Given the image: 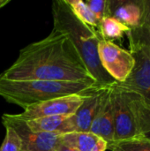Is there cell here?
Returning <instances> with one entry per match:
<instances>
[{
    "label": "cell",
    "instance_id": "obj_4",
    "mask_svg": "<svg viewBox=\"0 0 150 151\" xmlns=\"http://www.w3.org/2000/svg\"><path fill=\"white\" fill-rule=\"evenodd\" d=\"M129 40L130 53L134 65L127 79L119 83L123 88L141 96L150 104V48L132 39Z\"/></svg>",
    "mask_w": 150,
    "mask_h": 151
},
{
    "label": "cell",
    "instance_id": "obj_2",
    "mask_svg": "<svg viewBox=\"0 0 150 151\" xmlns=\"http://www.w3.org/2000/svg\"><path fill=\"white\" fill-rule=\"evenodd\" d=\"M53 30L66 35L74 45L88 72L100 88H107L117 81L104 70L98 55L101 39L97 31L80 21L72 12L65 0L53 1L51 6Z\"/></svg>",
    "mask_w": 150,
    "mask_h": 151
},
{
    "label": "cell",
    "instance_id": "obj_8",
    "mask_svg": "<svg viewBox=\"0 0 150 151\" xmlns=\"http://www.w3.org/2000/svg\"><path fill=\"white\" fill-rule=\"evenodd\" d=\"M86 96H88L75 95L50 99L33 104L23 110V112L14 115L27 122L50 116H71L81 105Z\"/></svg>",
    "mask_w": 150,
    "mask_h": 151
},
{
    "label": "cell",
    "instance_id": "obj_21",
    "mask_svg": "<svg viewBox=\"0 0 150 151\" xmlns=\"http://www.w3.org/2000/svg\"><path fill=\"white\" fill-rule=\"evenodd\" d=\"M141 20L142 27H150V0H141Z\"/></svg>",
    "mask_w": 150,
    "mask_h": 151
},
{
    "label": "cell",
    "instance_id": "obj_9",
    "mask_svg": "<svg viewBox=\"0 0 150 151\" xmlns=\"http://www.w3.org/2000/svg\"><path fill=\"white\" fill-rule=\"evenodd\" d=\"M107 88H99L94 94L84 98L81 105L69 118L68 124L70 133H83L90 131L102 96Z\"/></svg>",
    "mask_w": 150,
    "mask_h": 151
},
{
    "label": "cell",
    "instance_id": "obj_17",
    "mask_svg": "<svg viewBox=\"0 0 150 151\" xmlns=\"http://www.w3.org/2000/svg\"><path fill=\"white\" fill-rule=\"evenodd\" d=\"M111 151H150V141L137 137L108 144Z\"/></svg>",
    "mask_w": 150,
    "mask_h": 151
},
{
    "label": "cell",
    "instance_id": "obj_1",
    "mask_svg": "<svg viewBox=\"0 0 150 151\" xmlns=\"http://www.w3.org/2000/svg\"><path fill=\"white\" fill-rule=\"evenodd\" d=\"M0 77L12 81L42 80L96 85L70 39L53 29L45 38L21 49L18 58Z\"/></svg>",
    "mask_w": 150,
    "mask_h": 151
},
{
    "label": "cell",
    "instance_id": "obj_5",
    "mask_svg": "<svg viewBox=\"0 0 150 151\" xmlns=\"http://www.w3.org/2000/svg\"><path fill=\"white\" fill-rule=\"evenodd\" d=\"M4 127L15 131L21 141V151H56L61 142V134L34 132L27 121L19 119L14 114L4 113L2 116Z\"/></svg>",
    "mask_w": 150,
    "mask_h": 151
},
{
    "label": "cell",
    "instance_id": "obj_11",
    "mask_svg": "<svg viewBox=\"0 0 150 151\" xmlns=\"http://www.w3.org/2000/svg\"><path fill=\"white\" fill-rule=\"evenodd\" d=\"M108 16L113 17L128 27L141 25V0H108Z\"/></svg>",
    "mask_w": 150,
    "mask_h": 151
},
{
    "label": "cell",
    "instance_id": "obj_16",
    "mask_svg": "<svg viewBox=\"0 0 150 151\" xmlns=\"http://www.w3.org/2000/svg\"><path fill=\"white\" fill-rule=\"evenodd\" d=\"M73 15L82 23L95 29L98 28L100 21L90 11L85 1L82 0H65Z\"/></svg>",
    "mask_w": 150,
    "mask_h": 151
},
{
    "label": "cell",
    "instance_id": "obj_18",
    "mask_svg": "<svg viewBox=\"0 0 150 151\" xmlns=\"http://www.w3.org/2000/svg\"><path fill=\"white\" fill-rule=\"evenodd\" d=\"M5 127V136L0 146V151H21V141L13 129Z\"/></svg>",
    "mask_w": 150,
    "mask_h": 151
},
{
    "label": "cell",
    "instance_id": "obj_12",
    "mask_svg": "<svg viewBox=\"0 0 150 151\" xmlns=\"http://www.w3.org/2000/svg\"><path fill=\"white\" fill-rule=\"evenodd\" d=\"M125 89L127 92L129 104L133 114L138 135L139 137L150 141V104L139 94L126 88Z\"/></svg>",
    "mask_w": 150,
    "mask_h": 151
},
{
    "label": "cell",
    "instance_id": "obj_6",
    "mask_svg": "<svg viewBox=\"0 0 150 151\" xmlns=\"http://www.w3.org/2000/svg\"><path fill=\"white\" fill-rule=\"evenodd\" d=\"M111 97L114 119L113 142L139 137L126 90L116 82L111 87Z\"/></svg>",
    "mask_w": 150,
    "mask_h": 151
},
{
    "label": "cell",
    "instance_id": "obj_13",
    "mask_svg": "<svg viewBox=\"0 0 150 151\" xmlns=\"http://www.w3.org/2000/svg\"><path fill=\"white\" fill-rule=\"evenodd\" d=\"M61 142L78 151H106L108 150V143L102 137L91 132L61 134Z\"/></svg>",
    "mask_w": 150,
    "mask_h": 151
},
{
    "label": "cell",
    "instance_id": "obj_19",
    "mask_svg": "<svg viewBox=\"0 0 150 151\" xmlns=\"http://www.w3.org/2000/svg\"><path fill=\"white\" fill-rule=\"evenodd\" d=\"M128 39L134 40L141 43L146 44L150 48V27L139 26L132 27L126 33Z\"/></svg>",
    "mask_w": 150,
    "mask_h": 151
},
{
    "label": "cell",
    "instance_id": "obj_10",
    "mask_svg": "<svg viewBox=\"0 0 150 151\" xmlns=\"http://www.w3.org/2000/svg\"><path fill=\"white\" fill-rule=\"evenodd\" d=\"M111 87H108L102 96L97 112L89 131L102 137L108 144L114 142V119Z\"/></svg>",
    "mask_w": 150,
    "mask_h": 151
},
{
    "label": "cell",
    "instance_id": "obj_15",
    "mask_svg": "<svg viewBox=\"0 0 150 151\" xmlns=\"http://www.w3.org/2000/svg\"><path fill=\"white\" fill-rule=\"evenodd\" d=\"M97 29V33L101 39L113 42V40H121L130 30V27L115 18L107 16L100 21Z\"/></svg>",
    "mask_w": 150,
    "mask_h": 151
},
{
    "label": "cell",
    "instance_id": "obj_22",
    "mask_svg": "<svg viewBox=\"0 0 150 151\" xmlns=\"http://www.w3.org/2000/svg\"><path fill=\"white\" fill-rule=\"evenodd\" d=\"M56 151H78V150H76L75 149H73V148H72V147H70V146H67V145H65V144H64V143L60 142V144L57 146V148Z\"/></svg>",
    "mask_w": 150,
    "mask_h": 151
},
{
    "label": "cell",
    "instance_id": "obj_14",
    "mask_svg": "<svg viewBox=\"0 0 150 151\" xmlns=\"http://www.w3.org/2000/svg\"><path fill=\"white\" fill-rule=\"evenodd\" d=\"M70 116H50L27 121V125L34 132L52 133L58 134H69L68 119Z\"/></svg>",
    "mask_w": 150,
    "mask_h": 151
},
{
    "label": "cell",
    "instance_id": "obj_7",
    "mask_svg": "<svg viewBox=\"0 0 150 151\" xmlns=\"http://www.w3.org/2000/svg\"><path fill=\"white\" fill-rule=\"evenodd\" d=\"M98 55L104 70L119 83L124 82L134 65V58L130 51L113 42L100 39Z\"/></svg>",
    "mask_w": 150,
    "mask_h": 151
},
{
    "label": "cell",
    "instance_id": "obj_20",
    "mask_svg": "<svg viewBox=\"0 0 150 151\" xmlns=\"http://www.w3.org/2000/svg\"><path fill=\"white\" fill-rule=\"evenodd\" d=\"M85 3L99 21L108 16V0H87Z\"/></svg>",
    "mask_w": 150,
    "mask_h": 151
},
{
    "label": "cell",
    "instance_id": "obj_23",
    "mask_svg": "<svg viewBox=\"0 0 150 151\" xmlns=\"http://www.w3.org/2000/svg\"><path fill=\"white\" fill-rule=\"evenodd\" d=\"M10 3V0H0V9Z\"/></svg>",
    "mask_w": 150,
    "mask_h": 151
},
{
    "label": "cell",
    "instance_id": "obj_3",
    "mask_svg": "<svg viewBox=\"0 0 150 151\" xmlns=\"http://www.w3.org/2000/svg\"><path fill=\"white\" fill-rule=\"evenodd\" d=\"M99 88L85 82L42 80L12 81L0 77V96L23 110L50 99L68 96H89Z\"/></svg>",
    "mask_w": 150,
    "mask_h": 151
}]
</instances>
